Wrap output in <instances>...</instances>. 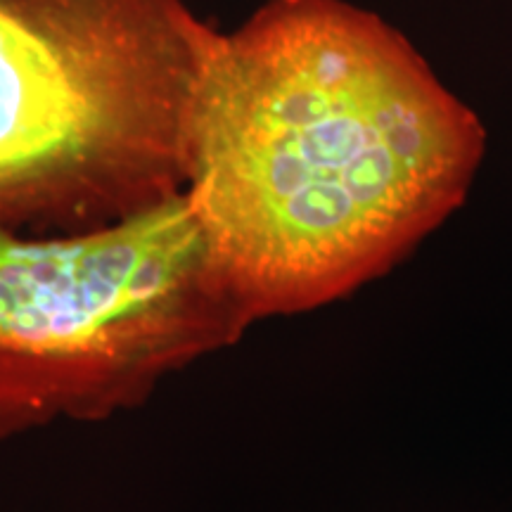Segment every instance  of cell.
Masks as SVG:
<instances>
[{"instance_id": "3", "label": "cell", "mask_w": 512, "mask_h": 512, "mask_svg": "<svg viewBox=\"0 0 512 512\" xmlns=\"http://www.w3.org/2000/svg\"><path fill=\"white\" fill-rule=\"evenodd\" d=\"M252 323L183 190L79 233L0 228V441L131 411Z\"/></svg>"}, {"instance_id": "1", "label": "cell", "mask_w": 512, "mask_h": 512, "mask_svg": "<svg viewBox=\"0 0 512 512\" xmlns=\"http://www.w3.org/2000/svg\"><path fill=\"white\" fill-rule=\"evenodd\" d=\"M477 114L347 0H268L209 38L183 192L254 320L311 311L392 268L465 200Z\"/></svg>"}, {"instance_id": "2", "label": "cell", "mask_w": 512, "mask_h": 512, "mask_svg": "<svg viewBox=\"0 0 512 512\" xmlns=\"http://www.w3.org/2000/svg\"><path fill=\"white\" fill-rule=\"evenodd\" d=\"M211 36L185 0H0V228L79 233L181 192Z\"/></svg>"}]
</instances>
